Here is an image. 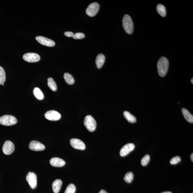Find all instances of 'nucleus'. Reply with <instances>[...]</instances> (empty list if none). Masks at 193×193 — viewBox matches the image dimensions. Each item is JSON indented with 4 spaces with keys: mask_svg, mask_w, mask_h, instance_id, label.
Returning <instances> with one entry per match:
<instances>
[{
    "mask_svg": "<svg viewBox=\"0 0 193 193\" xmlns=\"http://www.w3.org/2000/svg\"><path fill=\"white\" fill-rule=\"evenodd\" d=\"M70 144L74 149L80 150L85 149V144L80 139H72L70 140Z\"/></svg>",
    "mask_w": 193,
    "mask_h": 193,
    "instance_id": "ddd939ff",
    "label": "nucleus"
},
{
    "mask_svg": "<svg viewBox=\"0 0 193 193\" xmlns=\"http://www.w3.org/2000/svg\"><path fill=\"white\" fill-rule=\"evenodd\" d=\"M156 10L157 13L162 17H165L166 16V9L164 6L162 4H158L157 6Z\"/></svg>",
    "mask_w": 193,
    "mask_h": 193,
    "instance_id": "6ab92c4d",
    "label": "nucleus"
},
{
    "mask_svg": "<svg viewBox=\"0 0 193 193\" xmlns=\"http://www.w3.org/2000/svg\"><path fill=\"white\" fill-rule=\"evenodd\" d=\"M50 163L52 166L55 167H62L65 165L64 160L58 157H53L50 160Z\"/></svg>",
    "mask_w": 193,
    "mask_h": 193,
    "instance_id": "4468645a",
    "label": "nucleus"
},
{
    "mask_svg": "<svg viewBox=\"0 0 193 193\" xmlns=\"http://www.w3.org/2000/svg\"><path fill=\"white\" fill-rule=\"evenodd\" d=\"M62 182L60 179H57L53 182L52 187V189L54 193H58L61 189Z\"/></svg>",
    "mask_w": 193,
    "mask_h": 193,
    "instance_id": "dca6fc26",
    "label": "nucleus"
},
{
    "mask_svg": "<svg viewBox=\"0 0 193 193\" xmlns=\"http://www.w3.org/2000/svg\"><path fill=\"white\" fill-rule=\"evenodd\" d=\"M181 161V158L178 156H175L171 160L170 163L172 165H176L180 163Z\"/></svg>",
    "mask_w": 193,
    "mask_h": 193,
    "instance_id": "bb28decb",
    "label": "nucleus"
},
{
    "mask_svg": "<svg viewBox=\"0 0 193 193\" xmlns=\"http://www.w3.org/2000/svg\"><path fill=\"white\" fill-rule=\"evenodd\" d=\"M150 161V156L146 155L142 158L141 161V163L143 166H146L149 163Z\"/></svg>",
    "mask_w": 193,
    "mask_h": 193,
    "instance_id": "a878e982",
    "label": "nucleus"
},
{
    "mask_svg": "<svg viewBox=\"0 0 193 193\" xmlns=\"http://www.w3.org/2000/svg\"><path fill=\"white\" fill-rule=\"evenodd\" d=\"M182 112L184 118H185L187 121L190 123H193V116L189 112V111L185 108H183L182 110Z\"/></svg>",
    "mask_w": 193,
    "mask_h": 193,
    "instance_id": "f3484780",
    "label": "nucleus"
},
{
    "mask_svg": "<svg viewBox=\"0 0 193 193\" xmlns=\"http://www.w3.org/2000/svg\"><path fill=\"white\" fill-rule=\"evenodd\" d=\"M84 124L89 131L92 132L96 130V120L91 115H87L84 118Z\"/></svg>",
    "mask_w": 193,
    "mask_h": 193,
    "instance_id": "20e7f679",
    "label": "nucleus"
},
{
    "mask_svg": "<svg viewBox=\"0 0 193 193\" xmlns=\"http://www.w3.org/2000/svg\"><path fill=\"white\" fill-rule=\"evenodd\" d=\"M135 145L132 143L125 145L120 149V155L121 157H125L127 155L135 148Z\"/></svg>",
    "mask_w": 193,
    "mask_h": 193,
    "instance_id": "f8f14e48",
    "label": "nucleus"
},
{
    "mask_svg": "<svg viewBox=\"0 0 193 193\" xmlns=\"http://www.w3.org/2000/svg\"><path fill=\"white\" fill-rule=\"evenodd\" d=\"M105 61V57L104 55L100 53L98 55L96 58V63L98 69H100L103 66Z\"/></svg>",
    "mask_w": 193,
    "mask_h": 193,
    "instance_id": "2eb2a0df",
    "label": "nucleus"
},
{
    "mask_svg": "<svg viewBox=\"0 0 193 193\" xmlns=\"http://www.w3.org/2000/svg\"><path fill=\"white\" fill-rule=\"evenodd\" d=\"M6 80V73L2 67L0 66V85L4 83Z\"/></svg>",
    "mask_w": 193,
    "mask_h": 193,
    "instance_id": "5701e85b",
    "label": "nucleus"
},
{
    "mask_svg": "<svg viewBox=\"0 0 193 193\" xmlns=\"http://www.w3.org/2000/svg\"><path fill=\"white\" fill-rule=\"evenodd\" d=\"M15 147L12 142L10 141H7L3 144L2 150L6 155H10L14 151Z\"/></svg>",
    "mask_w": 193,
    "mask_h": 193,
    "instance_id": "6e6552de",
    "label": "nucleus"
},
{
    "mask_svg": "<svg viewBox=\"0 0 193 193\" xmlns=\"http://www.w3.org/2000/svg\"><path fill=\"white\" fill-rule=\"evenodd\" d=\"M48 86L49 89L53 91L57 90V86L56 82L52 78H49L48 79Z\"/></svg>",
    "mask_w": 193,
    "mask_h": 193,
    "instance_id": "412c9836",
    "label": "nucleus"
},
{
    "mask_svg": "<svg viewBox=\"0 0 193 193\" xmlns=\"http://www.w3.org/2000/svg\"><path fill=\"white\" fill-rule=\"evenodd\" d=\"M191 161L192 162H193V153H192L191 154Z\"/></svg>",
    "mask_w": 193,
    "mask_h": 193,
    "instance_id": "7c9ffc66",
    "label": "nucleus"
},
{
    "mask_svg": "<svg viewBox=\"0 0 193 193\" xmlns=\"http://www.w3.org/2000/svg\"><path fill=\"white\" fill-rule=\"evenodd\" d=\"M64 34L65 36L67 37H73L74 34L73 32H65Z\"/></svg>",
    "mask_w": 193,
    "mask_h": 193,
    "instance_id": "c85d7f7f",
    "label": "nucleus"
},
{
    "mask_svg": "<svg viewBox=\"0 0 193 193\" xmlns=\"http://www.w3.org/2000/svg\"><path fill=\"white\" fill-rule=\"evenodd\" d=\"M17 118L13 115H6L0 118V124L5 126H11L16 124Z\"/></svg>",
    "mask_w": 193,
    "mask_h": 193,
    "instance_id": "7ed1b4c3",
    "label": "nucleus"
},
{
    "mask_svg": "<svg viewBox=\"0 0 193 193\" xmlns=\"http://www.w3.org/2000/svg\"><path fill=\"white\" fill-rule=\"evenodd\" d=\"M33 93L36 97L38 99L42 100L44 99V95L42 92L38 88L36 87L34 89Z\"/></svg>",
    "mask_w": 193,
    "mask_h": 193,
    "instance_id": "4be33fe9",
    "label": "nucleus"
},
{
    "mask_svg": "<svg viewBox=\"0 0 193 193\" xmlns=\"http://www.w3.org/2000/svg\"><path fill=\"white\" fill-rule=\"evenodd\" d=\"M29 147L31 150L36 151H44L45 149L44 144L36 141H31L29 144Z\"/></svg>",
    "mask_w": 193,
    "mask_h": 193,
    "instance_id": "9d476101",
    "label": "nucleus"
},
{
    "mask_svg": "<svg viewBox=\"0 0 193 193\" xmlns=\"http://www.w3.org/2000/svg\"><path fill=\"white\" fill-rule=\"evenodd\" d=\"M36 40L41 44L49 47H53L55 45L54 41L43 36H37L36 38Z\"/></svg>",
    "mask_w": 193,
    "mask_h": 193,
    "instance_id": "9b49d317",
    "label": "nucleus"
},
{
    "mask_svg": "<svg viewBox=\"0 0 193 193\" xmlns=\"http://www.w3.org/2000/svg\"><path fill=\"white\" fill-rule=\"evenodd\" d=\"M169 61L166 57H162L158 60L157 64L158 72L160 76L164 77L168 71Z\"/></svg>",
    "mask_w": 193,
    "mask_h": 193,
    "instance_id": "f257e3e1",
    "label": "nucleus"
},
{
    "mask_svg": "<svg viewBox=\"0 0 193 193\" xmlns=\"http://www.w3.org/2000/svg\"><path fill=\"white\" fill-rule=\"evenodd\" d=\"M23 59L25 61L30 63L37 62L40 60V57L37 53H29L23 55Z\"/></svg>",
    "mask_w": 193,
    "mask_h": 193,
    "instance_id": "0eeeda50",
    "label": "nucleus"
},
{
    "mask_svg": "<svg viewBox=\"0 0 193 193\" xmlns=\"http://www.w3.org/2000/svg\"><path fill=\"white\" fill-rule=\"evenodd\" d=\"M85 36L84 34L82 33H77L74 34L72 37L76 39H82L85 37Z\"/></svg>",
    "mask_w": 193,
    "mask_h": 193,
    "instance_id": "cd10ccee",
    "label": "nucleus"
},
{
    "mask_svg": "<svg viewBox=\"0 0 193 193\" xmlns=\"http://www.w3.org/2000/svg\"><path fill=\"white\" fill-rule=\"evenodd\" d=\"M2 85L3 86H4V84H2Z\"/></svg>",
    "mask_w": 193,
    "mask_h": 193,
    "instance_id": "72a5a7b5",
    "label": "nucleus"
},
{
    "mask_svg": "<svg viewBox=\"0 0 193 193\" xmlns=\"http://www.w3.org/2000/svg\"><path fill=\"white\" fill-rule=\"evenodd\" d=\"M26 180L32 189H35L37 186V176L34 172H30L26 176Z\"/></svg>",
    "mask_w": 193,
    "mask_h": 193,
    "instance_id": "423d86ee",
    "label": "nucleus"
},
{
    "mask_svg": "<svg viewBox=\"0 0 193 193\" xmlns=\"http://www.w3.org/2000/svg\"><path fill=\"white\" fill-rule=\"evenodd\" d=\"M123 115L125 118L129 122L131 123H135L136 122V118L129 112L125 111L124 112Z\"/></svg>",
    "mask_w": 193,
    "mask_h": 193,
    "instance_id": "a211bd4d",
    "label": "nucleus"
},
{
    "mask_svg": "<svg viewBox=\"0 0 193 193\" xmlns=\"http://www.w3.org/2000/svg\"><path fill=\"white\" fill-rule=\"evenodd\" d=\"M99 193H108L104 189H102Z\"/></svg>",
    "mask_w": 193,
    "mask_h": 193,
    "instance_id": "c756f323",
    "label": "nucleus"
},
{
    "mask_svg": "<svg viewBox=\"0 0 193 193\" xmlns=\"http://www.w3.org/2000/svg\"><path fill=\"white\" fill-rule=\"evenodd\" d=\"M134 178V174L130 172L127 173L124 177V180L127 183H130L132 181Z\"/></svg>",
    "mask_w": 193,
    "mask_h": 193,
    "instance_id": "b1692460",
    "label": "nucleus"
},
{
    "mask_svg": "<svg viewBox=\"0 0 193 193\" xmlns=\"http://www.w3.org/2000/svg\"><path fill=\"white\" fill-rule=\"evenodd\" d=\"M191 82L192 84H193V78L191 79Z\"/></svg>",
    "mask_w": 193,
    "mask_h": 193,
    "instance_id": "473e14b6",
    "label": "nucleus"
},
{
    "mask_svg": "<svg viewBox=\"0 0 193 193\" xmlns=\"http://www.w3.org/2000/svg\"><path fill=\"white\" fill-rule=\"evenodd\" d=\"M76 187L73 184H70L67 187L65 193H75Z\"/></svg>",
    "mask_w": 193,
    "mask_h": 193,
    "instance_id": "393cba45",
    "label": "nucleus"
},
{
    "mask_svg": "<svg viewBox=\"0 0 193 193\" xmlns=\"http://www.w3.org/2000/svg\"><path fill=\"white\" fill-rule=\"evenodd\" d=\"M64 78L67 83L70 85H72L75 83V81L73 76L69 73H65L64 75Z\"/></svg>",
    "mask_w": 193,
    "mask_h": 193,
    "instance_id": "aec40b11",
    "label": "nucleus"
},
{
    "mask_svg": "<svg viewBox=\"0 0 193 193\" xmlns=\"http://www.w3.org/2000/svg\"><path fill=\"white\" fill-rule=\"evenodd\" d=\"M44 116L47 120L52 121L58 120L61 118V114L54 110H51L46 112L44 114Z\"/></svg>",
    "mask_w": 193,
    "mask_h": 193,
    "instance_id": "1a4fd4ad",
    "label": "nucleus"
},
{
    "mask_svg": "<svg viewBox=\"0 0 193 193\" xmlns=\"http://www.w3.org/2000/svg\"><path fill=\"white\" fill-rule=\"evenodd\" d=\"M99 3L94 2L89 4L86 10V13L88 16L93 17L96 15L99 11Z\"/></svg>",
    "mask_w": 193,
    "mask_h": 193,
    "instance_id": "39448f33",
    "label": "nucleus"
},
{
    "mask_svg": "<svg viewBox=\"0 0 193 193\" xmlns=\"http://www.w3.org/2000/svg\"><path fill=\"white\" fill-rule=\"evenodd\" d=\"M161 193H172L170 192V191H166V192H162Z\"/></svg>",
    "mask_w": 193,
    "mask_h": 193,
    "instance_id": "2f4dec72",
    "label": "nucleus"
},
{
    "mask_svg": "<svg viewBox=\"0 0 193 193\" xmlns=\"http://www.w3.org/2000/svg\"><path fill=\"white\" fill-rule=\"evenodd\" d=\"M122 25L125 31L127 34H132L134 29V23L130 15H124L122 20Z\"/></svg>",
    "mask_w": 193,
    "mask_h": 193,
    "instance_id": "f03ea898",
    "label": "nucleus"
}]
</instances>
